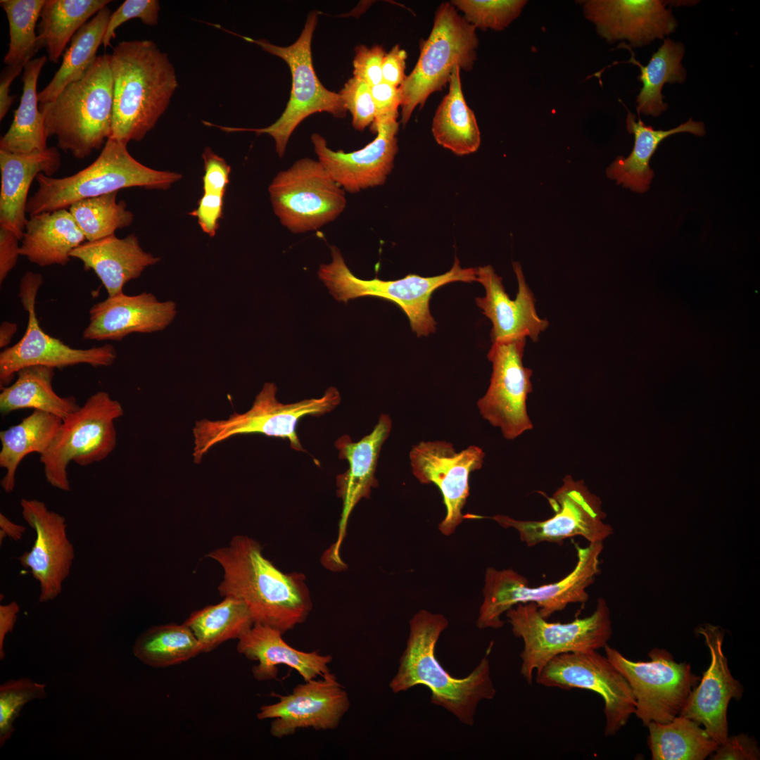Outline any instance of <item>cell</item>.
<instances>
[{"instance_id": "obj_1", "label": "cell", "mask_w": 760, "mask_h": 760, "mask_svg": "<svg viewBox=\"0 0 760 760\" xmlns=\"http://www.w3.org/2000/svg\"><path fill=\"white\" fill-rule=\"evenodd\" d=\"M223 569L218 590L247 606L254 624L267 626L282 634L305 621L312 602L303 574H284L266 559L260 545L242 535L228 545L206 555Z\"/></svg>"}, {"instance_id": "obj_2", "label": "cell", "mask_w": 760, "mask_h": 760, "mask_svg": "<svg viewBox=\"0 0 760 760\" xmlns=\"http://www.w3.org/2000/svg\"><path fill=\"white\" fill-rule=\"evenodd\" d=\"M448 626L443 614L424 609L412 616L406 647L389 687L393 692L398 693L424 685L431 692L432 704L445 709L462 723L472 726L479 704L492 699L496 695L489 660L493 643L490 642L468 676L453 677L441 666L435 654L439 637Z\"/></svg>"}, {"instance_id": "obj_3", "label": "cell", "mask_w": 760, "mask_h": 760, "mask_svg": "<svg viewBox=\"0 0 760 760\" xmlns=\"http://www.w3.org/2000/svg\"><path fill=\"white\" fill-rule=\"evenodd\" d=\"M113 107L109 138L141 141L166 110L178 86L167 55L151 40L119 42L109 54Z\"/></svg>"}, {"instance_id": "obj_4", "label": "cell", "mask_w": 760, "mask_h": 760, "mask_svg": "<svg viewBox=\"0 0 760 760\" xmlns=\"http://www.w3.org/2000/svg\"><path fill=\"white\" fill-rule=\"evenodd\" d=\"M47 137L76 158L100 149L111 132L113 79L109 54L98 56L78 80L68 84L51 102L39 103Z\"/></svg>"}, {"instance_id": "obj_5", "label": "cell", "mask_w": 760, "mask_h": 760, "mask_svg": "<svg viewBox=\"0 0 760 760\" xmlns=\"http://www.w3.org/2000/svg\"><path fill=\"white\" fill-rule=\"evenodd\" d=\"M181 178L179 173L141 164L130 155L127 144L108 138L97 158L75 174L61 178L39 174V187L28 198L26 213L34 215L66 209L80 200L129 187L166 190Z\"/></svg>"}, {"instance_id": "obj_6", "label": "cell", "mask_w": 760, "mask_h": 760, "mask_svg": "<svg viewBox=\"0 0 760 760\" xmlns=\"http://www.w3.org/2000/svg\"><path fill=\"white\" fill-rule=\"evenodd\" d=\"M577 562L571 573L561 580L537 587L528 586V580L512 569H486L483 600L476 626L480 629H498L503 626L501 616L519 603L533 602L545 619L562 611L569 604L585 603L587 588L600 573V555L603 543H590L582 547L575 545Z\"/></svg>"}, {"instance_id": "obj_7", "label": "cell", "mask_w": 760, "mask_h": 760, "mask_svg": "<svg viewBox=\"0 0 760 760\" xmlns=\"http://www.w3.org/2000/svg\"><path fill=\"white\" fill-rule=\"evenodd\" d=\"M330 248L331 261L319 265L318 277L333 297L344 303L365 296L392 301L407 315L412 331L418 337L436 331V322L429 310L431 296L436 289L454 281H476L477 268H462L457 258L449 271L438 276L409 274L396 280L385 281L376 277L365 280L353 274L336 246Z\"/></svg>"}, {"instance_id": "obj_8", "label": "cell", "mask_w": 760, "mask_h": 760, "mask_svg": "<svg viewBox=\"0 0 760 760\" xmlns=\"http://www.w3.org/2000/svg\"><path fill=\"white\" fill-rule=\"evenodd\" d=\"M277 391L274 384L267 382L246 412H234L226 419L196 422L193 429L194 462L200 463L216 444L243 434L281 438L288 440L293 450L305 451L296 432L299 421L306 416L319 417L329 412L341 400L335 387L327 388L320 398L286 404L278 401Z\"/></svg>"}, {"instance_id": "obj_9", "label": "cell", "mask_w": 760, "mask_h": 760, "mask_svg": "<svg viewBox=\"0 0 760 760\" xmlns=\"http://www.w3.org/2000/svg\"><path fill=\"white\" fill-rule=\"evenodd\" d=\"M505 614L513 634L523 641L520 672L528 684L534 671L554 657L604 648L612 634L610 610L602 597L590 616L564 623L547 621L533 602L519 603Z\"/></svg>"}, {"instance_id": "obj_10", "label": "cell", "mask_w": 760, "mask_h": 760, "mask_svg": "<svg viewBox=\"0 0 760 760\" xmlns=\"http://www.w3.org/2000/svg\"><path fill=\"white\" fill-rule=\"evenodd\" d=\"M478 46L476 28L458 14L451 3H442L414 69L399 87L403 126L417 106L422 108L431 94L449 82L455 67L465 71L472 69Z\"/></svg>"}, {"instance_id": "obj_11", "label": "cell", "mask_w": 760, "mask_h": 760, "mask_svg": "<svg viewBox=\"0 0 760 760\" xmlns=\"http://www.w3.org/2000/svg\"><path fill=\"white\" fill-rule=\"evenodd\" d=\"M317 20V13H310L297 40L287 46H279L265 39L240 36L224 29L248 42L258 44L266 52L284 61L291 71L292 84L286 108L270 126L259 129L220 126V129L226 132L252 131L257 134H269L274 140L276 152L282 158L291 134L307 117L320 112L328 113L336 118L346 116L347 110L341 95L324 87L313 68L311 44Z\"/></svg>"}, {"instance_id": "obj_12", "label": "cell", "mask_w": 760, "mask_h": 760, "mask_svg": "<svg viewBox=\"0 0 760 760\" xmlns=\"http://www.w3.org/2000/svg\"><path fill=\"white\" fill-rule=\"evenodd\" d=\"M123 413L117 400L99 391L63 419L49 448L40 455L46 481L70 491L67 469L70 462L86 467L107 458L117 444L115 422Z\"/></svg>"}, {"instance_id": "obj_13", "label": "cell", "mask_w": 760, "mask_h": 760, "mask_svg": "<svg viewBox=\"0 0 760 760\" xmlns=\"http://www.w3.org/2000/svg\"><path fill=\"white\" fill-rule=\"evenodd\" d=\"M268 191L274 214L293 234L321 228L346 207V191L318 160L310 158L278 172Z\"/></svg>"}, {"instance_id": "obj_14", "label": "cell", "mask_w": 760, "mask_h": 760, "mask_svg": "<svg viewBox=\"0 0 760 760\" xmlns=\"http://www.w3.org/2000/svg\"><path fill=\"white\" fill-rule=\"evenodd\" d=\"M605 655L628 681L635 700V714L645 726L667 723L679 716L700 677L690 663L678 662L665 649L653 648L650 660L632 661L607 645Z\"/></svg>"}, {"instance_id": "obj_15", "label": "cell", "mask_w": 760, "mask_h": 760, "mask_svg": "<svg viewBox=\"0 0 760 760\" xmlns=\"http://www.w3.org/2000/svg\"><path fill=\"white\" fill-rule=\"evenodd\" d=\"M42 284V276L32 272H26L20 279L19 297L27 312L28 321L20 340L0 353L1 389L25 367L44 365L63 369L80 364L94 367H110L117 358L116 350L110 344L87 349L75 348L46 334L40 327L35 311L37 295Z\"/></svg>"}, {"instance_id": "obj_16", "label": "cell", "mask_w": 760, "mask_h": 760, "mask_svg": "<svg viewBox=\"0 0 760 760\" xmlns=\"http://www.w3.org/2000/svg\"><path fill=\"white\" fill-rule=\"evenodd\" d=\"M538 684L563 690H590L604 703L605 736L616 735L635 711V700L621 673L597 650L559 654L536 671Z\"/></svg>"}, {"instance_id": "obj_17", "label": "cell", "mask_w": 760, "mask_h": 760, "mask_svg": "<svg viewBox=\"0 0 760 760\" xmlns=\"http://www.w3.org/2000/svg\"><path fill=\"white\" fill-rule=\"evenodd\" d=\"M547 499L555 514L545 520H517L502 514L491 518L504 528L516 529L528 547L545 542L560 543L575 536H582L589 543H602L613 533L612 526L604 522L606 514L600 498L583 480L566 475Z\"/></svg>"}, {"instance_id": "obj_18", "label": "cell", "mask_w": 760, "mask_h": 760, "mask_svg": "<svg viewBox=\"0 0 760 760\" xmlns=\"http://www.w3.org/2000/svg\"><path fill=\"white\" fill-rule=\"evenodd\" d=\"M526 341L517 337L493 343L488 353L493 365L490 385L477 402L482 417L507 440L533 429L526 409L533 372L523 365Z\"/></svg>"}, {"instance_id": "obj_19", "label": "cell", "mask_w": 760, "mask_h": 760, "mask_svg": "<svg viewBox=\"0 0 760 760\" xmlns=\"http://www.w3.org/2000/svg\"><path fill=\"white\" fill-rule=\"evenodd\" d=\"M484 457L479 446L457 452L451 443L444 441H421L410 450L414 476L422 484H435L442 493L446 514L438 528L443 534H452L462 523L470 474L482 467Z\"/></svg>"}, {"instance_id": "obj_20", "label": "cell", "mask_w": 760, "mask_h": 760, "mask_svg": "<svg viewBox=\"0 0 760 760\" xmlns=\"http://www.w3.org/2000/svg\"><path fill=\"white\" fill-rule=\"evenodd\" d=\"M278 697L277 702L262 706L257 714L260 720L274 719L270 734L277 738L303 728L334 730L350 705L347 691L331 671L321 678L304 681L291 694Z\"/></svg>"}, {"instance_id": "obj_21", "label": "cell", "mask_w": 760, "mask_h": 760, "mask_svg": "<svg viewBox=\"0 0 760 760\" xmlns=\"http://www.w3.org/2000/svg\"><path fill=\"white\" fill-rule=\"evenodd\" d=\"M20 505L22 516L34 530L36 538L31 550L23 552L18 560L39 584V602L53 600L61 593L75 559L65 518L38 500L23 498Z\"/></svg>"}, {"instance_id": "obj_22", "label": "cell", "mask_w": 760, "mask_h": 760, "mask_svg": "<svg viewBox=\"0 0 760 760\" xmlns=\"http://www.w3.org/2000/svg\"><path fill=\"white\" fill-rule=\"evenodd\" d=\"M708 647L711 661L692 689L680 715L689 718L707 730L718 745L728 735V707L731 699L739 701L743 687L731 674L723 650L724 631L719 626L705 623L697 628Z\"/></svg>"}, {"instance_id": "obj_23", "label": "cell", "mask_w": 760, "mask_h": 760, "mask_svg": "<svg viewBox=\"0 0 760 760\" xmlns=\"http://www.w3.org/2000/svg\"><path fill=\"white\" fill-rule=\"evenodd\" d=\"M398 128L397 120L384 122L374 130L377 135L372 141L349 153L331 150L318 133L312 134L311 141L317 160L331 178L345 191L354 194L385 183L398 151Z\"/></svg>"}, {"instance_id": "obj_24", "label": "cell", "mask_w": 760, "mask_h": 760, "mask_svg": "<svg viewBox=\"0 0 760 760\" xmlns=\"http://www.w3.org/2000/svg\"><path fill=\"white\" fill-rule=\"evenodd\" d=\"M391 429V419L388 414H381L372 431L360 441L354 442L348 435H343L335 442L339 451L338 457L347 460L348 464L347 470L336 476V494L342 500V512L337 540L326 557L337 569L344 565L339 556V549L350 515L359 501L369 498L372 488L378 486L375 477L378 460Z\"/></svg>"}, {"instance_id": "obj_25", "label": "cell", "mask_w": 760, "mask_h": 760, "mask_svg": "<svg viewBox=\"0 0 760 760\" xmlns=\"http://www.w3.org/2000/svg\"><path fill=\"white\" fill-rule=\"evenodd\" d=\"M666 1L588 0L583 1L585 18L608 42L626 39L638 47L663 39L673 32L677 23Z\"/></svg>"}, {"instance_id": "obj_26", "label": "cell", "mask_w": 760, "mask_h": 760, "mask_svg": "<svg viewBox=\"0 0 760 760\" xmlns=\"http://www.w3.org/2000/svg\"><path fill=\"white\" fill-rule=\"evenodd\" d=\"M512 266L518 283L516 298H510L502 277L488 265L477 268L476 281L483 285L486 295L477 297L476 303L492 322V343L517 337H529L536 342L549 322L537 313L534 295L526 281L520 263L514 262Z\"/></svg>"}, {"instance_id": "obj_27", "label": "cell", "mask_w": 760, "mask_h": 760, "mask_svg": "<svg viewBox=\"0 0 760 760\" xmlns=\"http://www.w3.org/2000/svg\"><path fill=\"white\" fill-rule=\"evenodd\" d=\"M89 313L83 339L120 341L132 333L163 330L177 311L174 302H160L151 293L128 296L122 292L94 304Z\"/></svg>"}, {"instance_id": "obj_28", "label": "cell", "mask_w": 760, "mask_h": 760, "mask_svg": "<svg viewBox=\"0 0 760 760\" xmlns=\"http://www.w3.org/2000/svg\"><path fill=\"white\" fill-rule=\"evenodd\" d=\"M282 633L272 627L254 624L238 641L236 649L249 660L258 664L252 668V674L258 681L275 679L278 666L286 665L296 670L304 681L318 678L330 672V654L318 651L303 652L295 649L282 638Z\"/></svg>"}, {"instance_id": "obj_29", "label": "cell", "mask_w": 760, "mask_h": 760, "mask_svg": "<svg viewBox=\"0 0 760 760\" xmlns=\"http://www.w3.org/2000/svg\"><path fill=\"white\" fill-rule=\"evenodd\" d=\"M60 166L61 156L55 146L29 154L0 150V227L12 231L21 241L28 220L26 205L32 181L40 173L51 177Z\"/></svg>"}, {"instance_id": "obj_30", "label": "cell", "mask_w": 760, "mask_h": 760, "mask_svg": "<svg viewBox=\"0 0 760 760\" xmlns=\"http://www.w3.org/2000/svg\"><path fill=\"white\" fill-rule=\"evenodd\" d=\"M70 257L81 260L84 270L95 272L108 296L123 292L128 281L160 260L144 251L133 234L123 239L114 234L84 242L70 253Z\"/></svg>"}, {"instance_id": "obj_31", "label": "cell", "mask_w": 760, "mask_h": 760, "mask_svg": "<svg viewBox=\"0 0 760 760\" xmlns=\"http://www.w3.org/2000/svg\"><path fill=\"white\" fill-rule=\"evenodd\" d=\"M85 239L69 210L44 212L30 215L21 239L20 255L40 267L64 266L71 258L70 253Z\"/></svg>"}, {"instance_id": "obj_32", "label": "cell", "mask_w": 760, "mask_h": 760, "mask_svg": "<svg viewBox=\"0 0 760 760\" xmlns=\"http://www.w3.org/2000/svg\"><path fill=\"white\" fill-rule=\"evenodd\" d=\"M635 118L634 114L628 111L626 128L635 137L631 154L627 158L618 156L607 167L606 173L609 179L616 180L617 184H621L633 191L643 193L649 189L654 176L650 167V159L664 139L680 132L703 136L706 131L702 122L694 121L692 118L669 130L654 129L644 124L640 116L638 121Z\"/></svg>"}, {"instance_id": "obj_33", "label": "cell", "mask_w": 760, "mask_h": 760, "mask_svg": "<svg viewBox=\"0 0 760 760\" xmlns=\"http://www.w3.org/2000/svg\"><path fill=\"white\" fill-rule=\"evenodd\" d=\"M55 368L44 365L23 367L17 379L1 389L0 412L5 416L21 409L32 408L56 415L62 419L79 409L73 396L61 397L53 390Z\"/></svg>"}, {"instance_id": "obj_34", "label": "cell", "mask_w": 760, "mask_h": 760, "mask_svg": "<svg viewBox=\"0 0 760 760\" xmlns=\"http://www.w3.org/2000/svg\"><path fill=\"white\" fill-rule=\"evenodd\" d=\"M47 61V56H43L31 60L24 66L20 102L9 129L0 139V150L29 154L48 148L44 116L38 106L37 92L38 78Z\"/></svg>"}, {"instance_id": "obj_35", "label": "cell", "mask_w": 760, "mask_h": 760, "mask_svg": "<svg viewBox=\"0 0 760 760\" xmlns=\"http://www.w3.org/2000/svg\"><path fill=\"white\" fill-rule=\"evenodd\" d=\"M460 68H454L449 90L433 118L431 131L436 141L457 156L478 150L481 134L474 112L467 104L462 89Z\"/></svg>"}, {"instance_id": "obj_36", "label": "cell", "mask_w": 760, "mask_h": 760, "mask_svg": "<svg viewBox=\"0 0 760 760\" xmlns=\"http://www.w3.org/2000/svg\"><path fill=\"white\" fill-rule=\"evenodd\" d=\"M63 419L40 410H34L22 421L0 432V466L6 469L1 481L4 490L10 493L15 486L18 465L27 455H43L51 444Z\"/></svg>"}, {"instance_id": "obj_37", "label": "cell", "mask_w": 760, "mask_h": 760, "mask_svg": "<svg viewBox=\"0 0 760 760\" xmlns=\"http://www.w3.org/2000/svg\"><path fill=\"white\" fill-rule=\"evenodd\" d=\"M619 47L627 49L631 53L630 60L625 63L636 65L640 70L638 79L642 83V87L636 99L638 113L653 117L660 115L668 108L661 94L664 84L682 83L685 80L686 70L681 63L685 53L684 45L669 38L665 39L646 65H642L635 58L629 45L622 42Z\"/></svg>"}, {"instance_id": "obj_38", "label": "cell", "mask_w": 760, "mask_h": 760, "mask_svg": "<svg viewBox=\"0 0 760 760\" xmlns=\"http://www.w3.org/2000/svg\"><path fill=\"white\" fill-rule=\"evenodd\" d=\"M109 0H45L38 25L39 49L45 48L48 61L58 63L75 33Z\"/></svg>"}, {"instance_id": "obj_39", "label": "cell", "mask_w": 760, "mask_h": 760, "mask_svg": "<svg viewBox=\"0 0 760 760\" xmlns=\"http://www.w3.org/2000/svg\"><path fill=\"white\" fill-rule=\"evenodd\" d=\"M647 727L652 760H704L718 745L701 725L683 716Z\"/></svg>"}, {"instance_id": "obj_40", "label": "cell", "mask_w": 760, "mask_h": 760, "mask_svg": "<svg viewBox=\"0 0 760 760\" xmlns=\"http://www.w3.org/2000/svg\"><path fill=\"white\" fill-rule=\"evenodd\" d=\"M111 11L101 9L72 37L63 54L62 63L51 82L38 93L39 103L53 101L70 83L80 79L97 58V51L107 28Z\"/></svg>"}, {"instance_id": "obj_41", "label": "cell", "mask_w": 760, "mask_h": 760, "mask_svg": "<svg viewBox=\"0 0 760 760\" xmlns=\"http://www.w3.org/2000/svg\"><path fill=\"white\" fill-rule=\"evenodd\" d=\"M184 623L198 641L202 653L222 643L239 639L254 625L246 604L240 599L224 597L220 602L193 612Z\"/></svg>"}, {"instance_id": "obj_42", "label": "cell", "mask_w": 760, "mask_h": 760, "mask_svg": "<svg viewBox=\"0 0 760 760\" xmlns=\"http://www.w3.org/2000/svg\"><path fill=\"white\" fill-rule=\"evenodd\" d=\"M132 652L139 660L153 668L179 664L202 653L196 638L184 623L149 628L137 638Z\"/></svg>"}, {"instance_id": "obj_43", "label": "cell", "mask_w": 760, "mask_h": 760, "mask_svg": "<svg viewBox=\"0 0 760 760\" xmlns=\"http://www.w3.org/2000/svg\"><path fill=\"white\" fill-rule=\"evenodd\" d=\"M118 191L80 200L69 211L84 234L87 241L114 235L118 229L130 225L134 215L126 203L117 202Z\"/></svg>"}, {"instance_id": "obj_44", "label": "cell", "mask_w": 760, "mask_h": 760, "mask_svg": "<svg viewBox=\"0 0 760 760\" xmlns=\"http://www.w3.org/2000/svg\"><path fill=\"white\" fill-rule=\"evenodd\" d=\"M45 0H1L9 27L6 65H25L38 51L37 22Z\"/></svg>"}, {"instance_id": "obj_45", "label": "cell", "mask_w": 760, "mask_h": 760, "mask_svg": "<svg viewBox=\"0 0 760 760\" xmlns=\"http://www.w3.org/2000/svg\"><path fill=\"white\" fill-rule=\"evenodd\" d=\"M462 11L464 19L476 29L502 31L521 13L524 0H453L450 2Z\"/></svg>"}, {"instance_id": "obj_46", "label": "cell", "mask_w": 760, "mask_h": 760, "mask_svg": "<svg viewBox=\"0 0 760 760\" xmlns=\"http://www.w3.org/2000/svg\"><path fill=\"white\" fill-rule=\"evenodd\" d=\"M47 696L46 684L23 678L11 680L0 686V747L15 730L13 723L27 702Z\"/></svg>"}, {"instance_id": "obj_47", "label": "cell", "mask_w": 760, "mask_h": 760, "mask_svg": "<svg viewBox=\"0 0 760 760\" xmlns=\"http://www.w3.org/2000/svg\"><path fill=\"white\" fill-rule=\"evenodd\" d=\"M344 106L352 115L353 127L363 131L374 122L375 105L371 87L357 77H352L338 92Z\"/></svg>"}, {"instance_id": "obj_48", "label": "cell", "mask_w": 760, "mask_h": 760, "mask_svg": "<svg viewBox=\"0 0 760 760\" xmlns=\"http://www.w3.org/2000/svg\"><path fill=\"white\" fill-rule=\"evenodd\" d=\"M160 4L156 0H126L111 13L103 39L105 49L115 37V30L124 23L134 18L140 19L146 25H156L158 21Z\"/></svg>"}, {"instance_id": "obj_49", "label": "cell", "mask_w": 760, "mask_h": 760, "mask_svg": "<svg viewBox=\"0 0 760 760\" xmlns=\"http://www.w3.org/2000/svg\"><path fill=\"white\" fill-rule=\"evenodd\" d=\"M354 50L355 55L353 61V77L370 87L382 82V63L386 54L383 46L374 45L368 47L358 45Z\"/></svg>"}, {"instance_id": "obj_50", "label": "cell", "mask_w": 760, "mask_h": 760, "mask_svg": "<svg viewBox=\"0 0 760 760\" xmlns=\"http://www.w3.org/2000/svg\"><path fill=\"white\" fill-rule=\"evenodd\" d=\"M202 158L205 172L203 177V193L224 195L229 183L230 166L209 147L205 148Z\"/></svg>"}, {"instance_id": "obj_51", "label": "cell", "mask_w": 760, "mask_h": 760, "mask_svg": "<svg viewBox=\"0 0 760 760\" xmlns=\"http://www.w3.org/2000/svg\"><path fill=\"white\" fill-rule=\"evenodd\" d=\"M371 91L376 110L374 121L370 126L373 132L379 124L397 120L398 107L401 104V93L399 87L384 82L371 87Z\"/></svg>"}, {"instance_id": "obj_52", "label": "cell", "mask_w": 760, "mask_h": 760, "mask_svg": "<svg viewBox=\"0 0 760 760\" xmlns=\"http://www.w3.org/2000/svg\"><path fill=\"white\" fill-rule=\"evenodd\" d=\"M709 756L711 760H759L760 750L754 737L740 733L728 735Z\"/></svg>"}, {"instance_id": "obj_53", "label": "cell", "mask_w": 760, "mask_h": 760, "mask_svg": "<svg viewBox=\"0 0 760 760\" xmlns=\"http://www.w3.org/2000/svg\"><path fill=\"white\" fill-rule=\"evenodd\" d=\"M224 196L203 193L197 208L189 213L197 218L203 232L210 236H214L219 228V222L223 215Z\"/></svg>"}, {"instance_id": "obj_54", "label": "cell", "mask_w": 760, "mask_h": 760, "mask_svg": "<svg viewBox=\"0 0 760 760\" xmlns=\"http://www.w3.org/2000/svg\"><path fill=\"white\" fill-rule=\"evenodd\" d=\"M407 53L396 44L386 53L382 63L383 82L400 87L406 78L405 74Z\"/></svg>"}, {"instance_id": "obj_55", "label": "cell", "mask_w": 760, "mask_h": 760, "mask_svg": "<svg viewBox=\"0 0 760 760\" xmlns=\"http://www.w3.org/2000/svg\"><path fill=\"white\" fill-rule=\"evenodd\" d=\"M20 239L12 231L0 227V283L15 267L20 255Z\"/></svg>"}, {"instance_id": "obj_56", "label": "cell", "mask_w": 760, "mask_h": 760, "mask_svg": "<svg viewBox=\"0 0 760 760\" xmlns=\"http://www.w3.org/2000/svg\"><path fill=\"white\" fill-rule=\"evenodd\" d=\"M24 69V65H6L0 75V120L1 121L9 110L16 96L10 95V87L13 80Z\"/></svg>"}, {"instance_id": "obj_57", "label": "cell", "mask_w": 760, "mask_h": 760, "mask_svg": "<svg viewBox=\"0 0 760 760\" xmlns=\"http://www.w3.org/2000/svg\"><path fill=\"white\" fill-rule=\"evenodd\" d=\"M20 607L15 602L0 605V659L5 657L4 642L6 635L12 632Z\"/></svg>"}, {"instance_id": "obj_58", "label": "cell", "mask_w": 760, "mask_h": 760, "mask_svg": "<svg viewBox=\"0 0 760 760\" xmlns=\"http://www.w3.org/2000/svg\"><path fill=\"white\" fill-rule=\"evenodd\" d=\"M0 543L8 537L14 540H20L26 531V528L11 521L2 513L0 514Z\"/></svg>"}, {"instance_id": "obj_59", "label": "cell", "mask_w": 760, "mask_h": 760, "mask_svg": "<svg viewBox=\"0 0 760 760\" xmlns=\"http://www.w3.org/2000/svg\"><path fill=\"white\" fill-rule=\"evenodd\" d=\"M17 329L18 326L15 323L4 321L1 324L0 348L1 349L6 348V347L11 343L13 336L17 331Z\"/></svg>"}]
</instances>
